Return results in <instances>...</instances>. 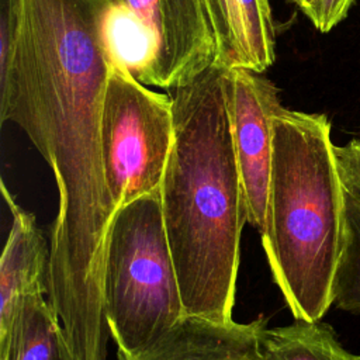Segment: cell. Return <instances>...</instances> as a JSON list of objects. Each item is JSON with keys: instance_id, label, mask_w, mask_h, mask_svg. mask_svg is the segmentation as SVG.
Listing matches in <instances>:
<instances>
[{"instance_id": "obj_4", "label": "cell", "mask_w": 360, "mask_h": 360, "mask_svg": "<svg viewBox=\"0 0 360 360\" xmlns=\"http://www.w3.org/2000/svg\"><path fill=\"white\" fill-rule=\"evenodd\" d=\"M103 295L118 357L145 349L186 315L160 190L115 211L105 250Z\"/></svg>"}, {"instance_id": "obj_13", "label": "cell", "mask_w": 360, "mask_h": 360, "mask_svg": "<svg viewBox=\"0 0 360 360\" xmlns=\"http://www.w3.org/2000/svg\"><path fill=\"white\" fill-rule=\"evenodd\" d=\"M107 35L114 63L148 86L152 59L150 38L141 22L115 0L107 18Z\"/></svg>"}, {"instance_id": "obj_7", "label": "cell", "mask_w": 360, "mask_h": 360, "mask_svg": "<svg viewBox=\"0 0 360 360\" xmlns=\"http://www.w3.org/2000/svg\"><path fill=\"white\" fill-rule=\"evenodd\" d=\"M225 93L248 222L262 232L273 155V115L283 104L273 82L242 66L225 68Z\"/></svg>"}, {"instance_id": "obj_2", "label": "cell", "mask_w": 360, "mask_h": 360, "mask_svg": "<svg viewBox=\"0 0 360 360\" xmlns=\"http://www.w3.org/2000/svg\"><path fill=\"white\" fill-rule=\"evenodd\" d=\"M174 141L160 186L166 235L184 311L232 321L240 233L248 222L233 146L225 68L176 87Z\"/></svg>"}, {"instance_id": "obj_6", "label": "cell", "mask_w": 360, "mask_h": 360, "mask_svg": "<svg viewBox=\"0 0 360 360\" xmlns=\"http://www.w3.org/2000/svg\"><path fill=\"white\" fill-rule=\"evenodd\" d=\"M150 38L148 86L176 89L217 63L218 45L207 0H115Z\"/></svg>"}, {"instance_id": "obj_5", "label": "cell", "mask_w": 360, "mask_h": 360, "mask_svg": "<svg viewBox=\"0 0 360 360\" xmlns=\"http://www.w3.org/2000/svg\"><path fill=\"white\" fill-rule=\"evenodd\" d=\"M173 141V97L114 63L101 115V156L115 211L160 190Z\"/></svg>"}, {"instance_id": "obj_17", "label": "cell", "mask_w": 360, "mask_h": 360, "mask_svg": "<svg viewBox=\"0 0 360 360\" xmlns=\"http://www.w3.org/2000/svg\"><path fill=\"white\" fill-rule=\"evenodd\" d=\"M291 1H294L298 6V8L309 18V21L314 25H316L321 0H291Z\"/></svg>"}, {"instance_id": "obj_11", "label": "cell", "mask_w": 360, "mask_h": 360, "mask_svg": "<svg viewBox=\"0 0 360 360\" xmlns=\"http://www.w3.org/2000/svg\"><path fill=\"white\" fill-rule=\"evenodd\" d=\"M0 360H77L58 312L44 295L24 300L0 343Z\"/></svg>"}, {"instance_id": "obj_8", "label": "cell", "mask_w": 360, "mask_h": 360, "mask_svg": "<svg viewBox=\"0 0 360 360\" xmlns=\"http://www.w3.org/2000/svg\"><path fill=\"white\" fill-rule=\"evenodd\" d=\"M264 316L248 323L183 315L145 349L118 360H263Z\"/></svg>"}, {"instance_id": "obj_1", "label": "cell", "mask_w": 360, "mask_h": 360, "mask_svg": "<svg viewBox=\"0 0 360 360\" xmlns=\"http://www.w3.org/2000/svg\"><path fill=\"white\" fill-rule=\"evenodd\" d=\"M112 0H7L10 51L0 70V118L15 122L51 166L59 211L51 232L49 300L103 305L115 207L103 167L101 115L114 65Z\"/></svg>"}, {"instance_id": "obj_10", "label": "cell", "mask_w": 360, "mask_h": 360, "mask_svg": "<svg viewBox=\"0 0 360 360\" xmlns=\"http://www.w3.org/2000/svg\"><path fill=\"white\" fill-rule=\"evenodd\" d=\"M218 59L224 68L253 72L270 68L276 58V31L269 0H207Z\"/></svg>"}, {"instance_id": "obj_16", "label": "cell", "mask_w": 360, "mask_h": 360, "mask_svg": "<svg viewBox=\"0 0 360 360\" xmlns=\"http://www.w3.org/2000/svg\"><path fill=\"white\" fill-rule=\"evenodd\" d=\"M353 0H321L318 11L316 28L321 32H328L343 21L347 15V11Z\"/></svg>"}, {"instance_id": "obj_12", "label": "cell", "mask_w": 360, "mask_h": 360, "mask_svg": "<svg viewBox=\"0 0 360 360\" xmlns=\"http://www.w3.org/2000/svg\"><path fill=\"white\" fill-rule=\"evenodd\" d=\"M260 350L263 360H356L335 330L321 321L295 319L287 326L266 328Z\"/></svg>"}, {"instance_id": "obj_15", "label": "cell", "mask_w": 360, "mask_h": 360, "mask_svg": "<svg viewBox=\"0 0 360 360\" xmlns=\"http://www.w3.org/2000/svg\"><path fill=\"white\" fill-rule=\"evenodd\" d=\"M335 152L346 190L360 198V138L335 146Z\"/></svg>"}, {"instance_id": "obj_3", "label": "cell", "mask_w": 360, "mask_h": 360, "mask_svg": "<svg viewBox=\"0 0 360 360\" xmlns=\"http://www.w3.org/2000/svg\"><path fill=\"white\" fill-rule=\"evenodd\" d=\"M325 114L280 107L262 245L292 316L321 321L333 304L346 229V187Z\"/></svg>"}, {"instance_id": "obj_9", "label": "cell", "mask_w": 360, "mask_h": 360, "mask_svg": "<svg viewBox=\"0 0 360 360\" xmlns=\"http://www.w3.org/2000/svg\"><path fill=\"white\" fill-rule=\"evenodd\" d=\"M1 190L13 225L0 260V343L7 339L24 300L48 294L51 264V246L34 215L14 202L4 183Z\"/></svg>"}, {"instance_id": "obj_18", "label": "cell", "mask_w": 360, "mask_h": 360, "mask_svg": "<svg viewBox=\"0 0 360 360\" xmlns=\"http://www.w3.org/2000/svg\"><path fill=\"white\" fill-rule=\"evenodd\" d=\"M356 360H360V354H356Z\"/></svg>"}, {"instance_id": "obj_14", "label": "cell", "mask_w": 360, "mask_h": 360, "mask_svg": "<svg viewBox=\"0 0 360 360\" xmlns=\"http://www.w3.org/2000/svg\"><path fill=\"white\" fill-rule=\"evenodd\" d=\"M333 304L360 314V198L346 190L345 243L336 270Z\"/></svg>"}]
</instances>
